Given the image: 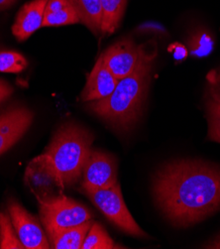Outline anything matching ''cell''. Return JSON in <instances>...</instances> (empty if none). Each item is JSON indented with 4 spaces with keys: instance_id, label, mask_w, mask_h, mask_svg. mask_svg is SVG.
I'll list each match as a JSON object with an SVG mask.
<instances>
[{
    "instance_id": "obj_15",
    "label": "cell",
    "mask_w": 220,
    "mask_h": 249,
    "mask_svg": "<svg viewBox=\"0 0 220 249\" xmlns=\"http://www.w3.org/2000/svg\"><path fill=\"white\" fill-rule=\"evenodd\" d=\"M83 249H113L122 248L114 243L106 231L99 222H92V225L83 243Z\"/></svg>"
},
{
    "instance_id": "obj_8",
    "label": "cell",
    "mask_w": 220,
    "mask_h": 249,
    "mask_svg": "<svg viewBox=\"0 0 220 249\" xmlns=\"http://www.w3.org/2000/svg\"><path fill=\"white\" fill-rule=\"evenodd\" d=\"M144 45L137 46L131 40H121L102 55L106 67L118 79L121 80L130 74L140 61Z\"/></svg>"
},
{
    "instance_id": "obj_22",
    "label": "cell",
    "mask_w": 220,
    "mask_h": 249,
    "mask_svg": "<svg viewBox=\"0 0 220 249\" xmlns=\"http://www.w3.org/2000/svg\"><path fill=\"white\" fill-rule=\"evenodd\" d=\"M12 87L3 80H0V104L3 103L5 99H7L12 94Z\"/></svg>"
},
{
    "instance_id": "obj_20",
    "label": "cell",
    "mask_w": 220,
    "mask_h": 249,
    "mask_svg": "<svg viewBox=\"0 0 220 249\" xmlns=\"http://www.w3.org/2000/svg\"><path fill=\"white\" fill-rule=\"evenodd\" d=\"M28 66L27 60L16 52H0V71L18 73Z\"/></svg>"
},
{
    "instance_id": "obj_2",
    "label": "cell",
    "mask_w": 220,
    "mask_h": 249,
    "mask_svg": "<svg viewBox=\"0 0 220 249\" xmlns=\"http://www.w3.org/2000/svg\"><path fill=\"white\" fill-rule=\"evenodd\" d=\"M156 50L144 45L140 61L127 77L119 80L114 91L100 101L90 102L89 110L119 131L131 129L138 121L151 80Z\"/></svg>"
},
{
    "instance_id": "obj_17",
    "label": "cell",
    "mask_w": 220,
    "mask_h": 249,
    "mask_svg": "<svg viewBox=\"0 0 220 249\" xmlns=\"http://www.w3.org/2000/svg\"><path fill=\"white\" fill-rule=\"evenodd\" d=\"M0 248L22 249L25 248L20 241L12 225L10 215L0 213Z\"/></svg>"
},
{
    "instance_id": "obj_13",
    "label": "cell",
    "mask_w": 220,
    "mask_h": 249,
    "mask_svg": "<svg viewBox=\"0 0 220 249\" xmlns=\"http://www.w3.org/2000/svg\"><path fill=\"white\" fill-rule=\"evenodd\" d=\"M91 225L92 221L88 220L83 225L64 230L48 237L49 242L55 249H81Z\"/></svg>"
},
{
    "instance_id": "obj_11",
    "label": "cell",
    "mask_w": 220,
    "mask_h": 249,
    "mask_svg": "<svg viewBox=\"0 0 220 249\" xmlns=\"http://www.w3.org/2000/svg\"><path fill=\"white\" fill-rule=\"evenodd\" d=\"M47 3L48 0H32L20 9L12 27V33L19 41H26L43 27Z\"/></svg>"
},
{
    "instance_id": "obj_12",
    "label": "cell",
    "mask_w": 220,
    "mask_h": 249,
    "mask_svg": "<svg viewBox=\"0 0 220 249\" xmlns=\"http://www.w3.org/2000/svg\"><path fill=\"white\" fill-rule=\"evenodd\" d=\"M76 9L81 23L94 34L102 33V9L101 0H68Z\"/></svg>"
},
{
    "instance_id": "obj_14",
    "label": "cell",
    "mask_w": 220,
    "mask_h": 249,
    "mask_svg": "<svg viewBox=\"0 0 220 249\" xmlns=\"http://www.w3.org/2000/svg\"><path fill=\"white\" fill-rule=\"evenodd\" d=\"M102 9V34L111 35L119 27L127 0H101Z\"/></svg>"
},
{
    "instance_id": "obj_16",
    "label": "cell",
    "mask_w": 220,
    "mask_h": 249,
    "mask_svg": "<svg viewBox=\"0 0 220 249\" xmlns=\"http://www.w3.org/2000/svg\"><path fill=\"white\" fill-rule=\"evenodd\" d=\"M81 23L79 15L76 9L69 3L68 5L56 9L53 11H45L43 27H54V26H65Z\"/></svg>"
},
{
    "instance_id": "obj_9",
    "label": "cell",
    "mask_w": 220,
    "mask_h": 249,
    "mask_svg": "<svg viewBox=\"0 0 220 249\" xmlns=\"http://www.w3.org/2000/svg\"><path fill=\"white\" fill-rule=\"evenodd\" d=\"M32 120L33 113L23 107L14 108L0 116V155L24 135Z\"/></svg>"
},
{
    "instance_id": "obj_24",
    "label": "cell",
    "mask_w": 220,
    "mask_h": 249,
    "mask_svg": "<svg viewBox=\"0 0 220 249\" xmlns=\"http://www.w3.org/2000/svg\"><path fill=\"white\" fill-rule=\"evenodd\" d=\"M15 0H0V11H2L14 3Z\"/></svg>"
},
{
    "instance_id": "obj_10",
    "label": "cell",
    "mask_w": 220,
    "mask_h": 249,
    "mask_svg": "<svg viewBox=\"0 0 220 249\" xmlns=\"http://www.w3.org/2000/svg\"><path fill=\"white\" fill-rule=\"evenodd\" d=\"M119 80L104 64L102 56L95 63L86 79L82 92V101L95 102L109 96L115 89Z\"/></svg>"
},
{
    "instance_id": "obj_6",
    "label": "cell",
    "mask_w": 220,
    "mask_h": 249,
    "mask_svg": "<svg viewBox=\"0 0 220 249\" xmlns=\"http://www.w3.org/2000/svg\"><path fill=\"white\" fill-rule=\"evenodd\" d=\"M82 179L84 192L113 187L118 183L116 160L107 153L91 149L83 170Z\"/></svg>"
},
{
    "instance_id": "obj_19",
    "label": "cell",
    "mask_w": 220,
    "mask_h": 249,
    "mask_svg": "<svg viewBox=\"0 0 220 249\" xmlns=\"http://www.w3.org/2000/svg\"><path fill=\"white\" fill-rule=\"evenodd\" d=\"M207 115L209 123L208 136L212 141L220 143V98L211 94L207 102Z\"/></svg>"
},
{
    "instance_id": "obj_18",
    "label": "cell",
    "mask_w": 220,
    "mask_h": 249,
    "mask_svg": "<svg viewBox=\"0 0 220 249\" xmlns=\"http://www.w3.org/2000/svg\"><path fill=\"white\" fill-rule=\"evenodd\" d=\"M214 49V40L205 30H199L192 34L189 40V54L194 58H204Z\"/></svg>"
},
{
    "instance_id": "obj_25",
    "label": "cell",
    "mask_w": 220,
    "mask_h": 249,
    "mask_svg": "<svg viewBox=\"0 0 220 249\" xmlns=\"http://www.w3.org/2000/svg\"><path fill=\"white\" fill-rule=\"evenodd\" d=\"M210 94L213 95V96H215V97H217V98H220V89H216L215 88H212Z\"/></svg>"
},
{
    "instance_id": "obj_1",
    "label": "cell",
    "mask_w": 220,
    "mask_h": 249,
    "mask_svg": "<svg viewBox=\"0 0 220 249\" xmlns=\"http://www.w3.org/2000/svg\"><path fill=\"white\" fill-rule=\"evenodd\" d=\"M156 201L176 227L187 228L220 210V168L198 161H178L158 171Z\"/></svg>"
},
{
    "instance_id": "obj_21",
    "label": "cell",
    "mask_w": 220,
    "mask_h": 249,
    "mask_svg": "<svg viewBox=\"0 0 220 249\" xmlns=\"http://www.w3.org/2000/svg\"><path fill=\"white\" fill-rule=\"evenodd\" d=\"M169 52L172 54V56L177 64L184 62L188 56L187 48L181 43H174L172 45H169Z\"/></svg>"
},
{
    "instance_id": "obj_5",
    "label": "cell",
    "mask_w": 220,
    "mask_h": 249,
    "mask_svg": "<svg viewBox=\"0 0 220 249\" xmlns=\"http://www.w3.org/2000/svg\"><path fill=\"white\" fill-rule=\"evenodd\" d=\"M85 194L93 205L122 231L137 237L148 236L140 229L129 213L118 183L108 189L85 191Z\"/></svg>"
},
{
    "instance_id": "obj_23",
    "label": "cell",
    "mask_w": 220,
    "mask_h": 249,
    "mask_svg": "<svg viewBox=\"0 0 220 249\" xmlns=\"http://www.w3.org/2000/svg\"><path fill=\"white\" fill-rule=\"evenodd\" d=\"M204 248H220V233L215 236L212 240L203 245Z\"/></svg>"
},
{
    "instance_id": "obj_3",
    "label": "cell",
    "mask_w": 220,
    "mask_h": 249,
    "mask_svg": "<svg viewBox=\"0 0 220 249\" xmlns=\"http://www.w3.org/2000/svg\"><path fill=\"white\" fill-rule=\"evenodd\" d=\"M92 142L93 136L89 131L68 122L57 131L46 152L35 161L58 187L65 189L82 178Z\"/></svg>"
},
{
    "instance_id": "obj_4",
    "label": "cell",
    "mask_w": 220,
    "mask_h": 249,
    "mask_svg": "<svg viewBox=\"0 0 220 249\" xmlns=\"http://www.w3.org/2000/svg\"><path fill=\"white\" fill-rule=\"evenodd\" d=\"M36 196L40 205V218L48 237L91 219V213L85 207L64 195L45 198L39 195Z\"/></svg>"
},
{
    "instance_id": "obj_7",
    "label": "cell",
    "mask_w": 220,
    "mask_h": 249,
    "mask_svg": "<svg viewBox=\"0 0 220 249\" xmlns=\"http://www.w3.org/2000/svg\"><path fill=\"white\" fill-rule=\"evenodd\" d=\"M8 212L16 233L27 249L51 248L48 236L45 234L39 221L18 203L11 201Z\"/></svg>"
}]
</instances>
